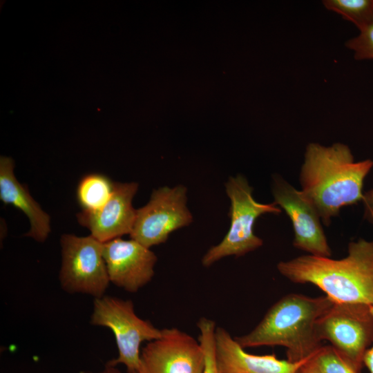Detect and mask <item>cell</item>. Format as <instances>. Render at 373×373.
Returning <instances> with one entry per match:
<instances>
[{"instance_id":"obj_19","label":"cell","mask_w":373,"mask_h":373,"mask_svg":"<svg viewBox=\"0 0 373 373\" xmlns=\"http://www.w3.org/2000/svg\"><path fill=\"white\" fill-rule=\"evenodd\" d=\"M359 34L348 40L346 46L357 60L373 59V23L359 30Z\"/></svg>"},{"instance_id":"obj_4","label":"cell","mask_w":373,"mask_h":373,"mask_svg":"<svg viewBox=\"0 0 373 373\" xmlns=\"http://www.w3.org/2000/svg\"><path fill=\"white\" fill-rule=\"evenodd\" d=\"M230 200V227L222 241L211 247L202 258V264L209 267L229 256H242L263 245V240L254 233V224L262 215H279L283 210L274 202L260 203L253 197V188L242 175L229 177L225 184Z\"/></svg>"},{"instance_id":"obj_6","label":"cell","mask_w":373,"mask_h":373,"mask_svg":"<svg viewBox=\"0 0 373 373\" xmlns=\"http://www.w3.org/2000/svg\"><path fill=\"white\" fill-rule=\"evenodd\" d=\"M318 340L327 341L360 372L365 352L373 344L372 306L359 303H334L316 321Z\"/></svg>"},{"instance_id":"obj_3","label":"cell","mask_w":373,"mask_h":373,"mask_svg":"<svg viewBox=\"0 0 373 373\" xmlns=\"http://www.w3.org/2000/svg\"><path fill=\"white\" fill-rule=\"evenodd\" d=\"M333 303L327 296L309 297L289 294L268 309L254 329L235 339L244 349L283 346L287 350V360L303 361L321 346L316 335V323Z\"/></svg>"},{"instance_id":"obj_12","label":"cell","mask_w":373,"mask_h":373,"mask_svg":"<svg viewBox=\"0 0 373 373\" xmlns=\"http://www.w3.org/2000/svg\"><path fill=\"white\" fill-rule=\"evenodd\" d=\"M137 189V182H115L113 192L106 203L99 209L78 213L79 223L102 243L130 234L137 212L132 200Z\"/></svg>"},{"instance_id":"obj_13","label":"cell","mask_w":373,"mask_h":373,"mask_svg":"<svg viewBox=\"0 0 373 373\" xmlns=\"http://www.w3.org/2000/svg\"><path fill=\"white\" fill-rule=\"evenodd\" d=\"M216 356L221 373H296L310 357L298 362L280 360L274 354L247 352L223 327L215 332Z\"/></svg>"},{"instance_id":"obj_8","label":"cell","mask_w":373,"mask_h":373,"mask_svg":"<svg viewBox=\"0 0 373 373\" xmlns=\"http://www.w3.org/2000/svg\"><path fill=\"white\" fill-rule=\"evenodd\" d=\"M182 184L154 189L148 203L137 209L131 238L148 248L165 242L170 233L193 222Z\"/></svg>"},{"instance_id":"obj_14","label":"cell","mask_w":373,"mask_h":373,"mask_svg":"<svg viewBox=\"0 0 373 373\" xmlns=\"http://www.w3.org/2000/svg\"><path fill=\"white\" fill-rule=\"evenodd\" d=\"M12 158L0 159V199L5 204H12L29 219L30 228L26 236L37 242H44L50 232V216L32 198L28 187L21 184L14 173Z\"/></svg>"},{"instance_id":"obj_16","label":"cell","mask_w":373,"mask_h":373,"mask_svg":"<svg viewBox=\"0 0 373 373\" xmlns=\"http://www.w3.org/2000/svg\"><path fill=\"white\" fill-rule=\"evenodd\" d=\"M324 6L352 22L358 30L373 23V0H325Z\"/></svg>"},{"instance_id":"obj_17","label":"cell","mask_w":373,"mask_h":373,"mask_svg":"<svg viewBox=\"0 0 373 373\" xmlns=\"http://www.w3.org/2000/svg\"><path fill=\"white\" fill-rule=\"evenodd\" d=\"M312 358L323 373H359L332 345L321 346Z\"/></svg>"},{"instance_id":"obj_15","label":"cell","mask_w":373,"mask_h":373,"mask_svg":"<svg viewBox=\"0 0 373 373\" xmlns=\"http://www.w3.org/2000/svg\"><path fill=\"white\" fill-rule=\"evenodd\" d=\"M115 186L108 176L97 173L84 175L76 189V198L82 211H95L111 198Z\"/></svg>"},{"instance_id":"obj_9","label":"cell","mask_w":373,"mask_h":373,"mask_svg":"<svg viewBox=\"0 0 373 373\" xmlns=\"http://www.w3.org/2000/svg\"><path fill=\"white\" fill-rule=\"evenodd\" d=\"M274 202L289 218L294 233L293 246L309 255L330 258L332 250L320 216L313 204L282 176L272 178Z\"/></svg>"},{"instance_id":"obj_5","label":"cell","mask_w":373,"mask_h":373,"mask_svg":"<svg viewBox=\"0 0 373 373\" xmlns=\"http://www.w3.org/2000/svg\"><path fill=\"white\" fill-rule=\"evenodd\" d=\"M90 323L108 327L113 332L118 356L107 363L113 366L123 364L128 373L140 372L142 343L157 339L162 335V329L135 314L132 300L109 296L94 299Z\"/></svg>"},{"instance_id":"obj_11","label":"cell","mask_w":373,"mask_h":373,"mask_svg":"<svg viewBox=\"0 0 373 373\" xmlns=\"http://www.w3.org/2000/svg\"><path fill=\"white\" fill-rule=\"evenodd\" d=\"M104 256L110 282L131 293L151 280L157 260L150 248L131 238L104 242Z\"/></svg>"},{"instance_id":"obj_21","label":"cell","mask_w":373,"mask_h":373,"mask_svg":"<svg viewBox=\"0 0 373 373\" xmlns=\"http://www.w3.org/2000/svg\"><path fill=\"white\" fill-rule=\"evenodd\" d=\"M313 355L300 367L296 373H323L313 360Z\"/></svg>"},{"instance_id":"obj_20","label":"cell","mask_w":373,"mask_h":373,"mask_svg":"<svg viewBox=\"0 0 373 373\" xmlns=\"http://www.w3.org/2000/svg\"><path fill=\"white\" fill-rule=\"evenodd\" d=\"M362 202L364 208L363 217L373 224V189L364 193Z\"/></svg>"},{"instance_id":"obj_18","label":"cell","mask_w":373,"mask_h":373,"mask_svg":"<svg viewBox=\"0 0 373 373\" xmlns=\"http://www.w3.org/2000/svg\"><path fill=\"white\" fill-rule=\"evenodd\" d=\"M197 326L200 330L198 341L204 353L205 365L203 373H221L216 361L215 332L216 323L213 321L202 317Z\"/></svg>"},{"instance_id":"obj_22","label":"cell","mask_w":373,"mask_h":373,"mask_svg":"<svg viewBox=\"0 0 373 373\" xmlns=\"http://www.w3.org/2000/svg\"><path fill=\"white\" fill-rule=\"evenodd\" d=\"M372 312L373 313V306H372ZM363 363L367 367L370 373H373V344L365 352Z\"/></svg>"},{"instance_id":"obj_2","label":"cell","mask_w":373,"mask_h":373,"mask_svg":"<svg viewBox=\"0 0 373 373\" xmlns=\"http://www.w3.org/2000/svg\"><path fill=\"white\" fill-rule=\"evenodd\" d=\"M277 269L292 283L316 286L334 303L373 306V240L350 242L341 259L307 254L280 261Z\"/></svg>"},{"instance_id":"obj_7","label":"cell","mask_w":373,"mask_h":373,"mask_svg":"<svg viewBox=\"0 0 373 373\" xmlns=\"http://www.w3.org/2000/svg\"><path fill=\"white\" fill-rule=\"evenodd\" d=\"M59 280L68 293H82L95 298L104 296L110 282L104 256V243L91 235L61 237Z\"/></svg>"},{"instance_id":"obj_23","label":"cell","mask_w":373,"mask_h":373,"mask_svg":"<svg viewBox=\"0 0 373 373\" xmlns=\"http://www.w3.org/2000/svg\"><path fill=\"white\" fill-rule=\"evenodd\" d=\"M100 373H122L116 366L106 363L104 369Z\"/></svg>"},{"instance_id":"obj_10","label":"cell","mask_w":373,"mask_h":373,"mask_svg":"<svg viewBox=\"0 0 373 373\" xmlns=\"http://www.w3.org/2000/svg\"><path fill=\"white\" fill-rule=\"evenodd\" d=\"M204 365L199 341L178 328H165L142 348L139 373H203Z\"/></svg>"},{"instance_id":"obj_1","label":"cell","mask_w":373,"mask_h":373,"mask_svg":"<svg viewBox=\"0 0 373 373\" xmlns=\"http://www.w3.org/2000/svg\"><path fill=\"white\" fill-rule=\"evenodd\" d=\"M372 167L370 159L355 162L346 144L312 142L300 169V191L329 226L343 207L362 201L364 180Z\"/></svg>"}]
</instances>
